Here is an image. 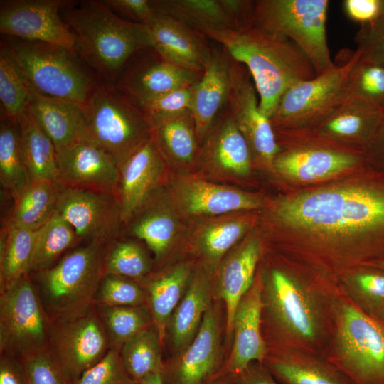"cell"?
I'll use <instances>...</instances> for the list:
<instances>
[{
	"mask_svg": "<svg viewBox=\"0 0 384 384\" xmlns=\"http://www.w3.org/2000/svg\"><path fill=\"white\" fill-rule=\"evenodd\" d=\"M329 4L327 0L253 1L252 26L292 41L319 75L336 65L326 41Z\"/></svg>",
	"mask_w": 384,
	"mask_h": 384,
	"instance_id": "cell-8",
	"label": "cell"
},
{
	"mask_svg": "<svg viewBox=\"0 0 384 384\" xmlns=\"http://www.w3.org/2000/svg\"><path fill=\"white\" fill-rule=\"evenodd\" d=\"M60 186L46 180L31 181L14 200L6 225L36 230L43 225L55 211Z\"/></svg>",
	"mask_w": 384,
	"mask_h": 384,
	"instance_id": "cell-30",
	"label": "cell"
},
{
	"mask_svg": "<svg viewBox=\"0 0 384 384\" xmlns=\"http://www.w3.org/2000/svg\"><path fill=\"white\" fill-rule=\"evenodd\" d=\"M110 245L91 241L39 272L40 297L50 321L80 314L94 305Z\"/></svg>",
	"mask_w": 384,
	"mask_h": 384,
	"instance_id": "cell-7",
	"label": "cell"
},
{
	"mask_svg": "<svg viewBox=\"0 0 384 384\" xmlns=\"http://www.w3.org/2000/svg\"><path fill=\"white\" fill-rule=\"evenodd\" d=\"M343 6L347 16L361 25L372 22L380 16V0H345Z\"/></svg>",
	"mask_w": 384,
	"mask_h": 384,
	"instance_id": "cell-52",
	"label": "cell"
},
{
	"mask_svg": "<svg viewBox=\"0 0 384 384\" xmlns=\"http://www.w3.org/2000/svg\"><path fill=\"white\" fill-rule=\"evenodd\" d=\"M368 266L375 267L384 270V260L381 261V262H376V263H373V264H372L370 265H368Z\"/></svg>",
	"mask_w": 384,
	"mask_h": 384,
	"instance_id": "cell-59",
	"label": "cell"
},
{
	"mask_svg": "<svg viewBox=\"0 0 384 384\" xmlns=\"http://www.w3.org/2000/svg\"><path fill=\"white\" fill-rule=\"evenodd\" d=\"M355 41L360 59L384 66V17L361 24Z\"/></svg>",
	"mask_w": 384,
	"mask_h": 384,
	"instance_id": "cell-50",
	"label": "cell"
},
{
	"mask_svg": "<svg viewBox=\"0 0 384 384\" xmlns=\"http://www.w3.org/2000/svg\"><path fill=\"white\" fill-rule=\"evenodd\" d=\"M139 384H164L162 372H157L146 377Z\"/></svg>",
	"mask_w": 384,
	"mask_h": 384,
	"instance_id": "cell-57",
	"label": "cell"
},
{
	"mask_svg": "<svg viewBox=\"0 0 384 384\" xmlns=\"http://www.w3.org/2000/svg\"><path fill=\"white\" fill-rule=\"evenodd\" d=\"M360 58L358 50L346 63L290 87L270 118L274 130L312 127L346 96L348 74Z\"/></svg>",
	"mask_w": 384,
	"mask_h": 384,
	"instance_id": "cell-10",
	"label": "cell"
},
{
	"mask_svg": "<svg viewBox=\"0 0 384 384\" xmlns=\"http://www.w3.org/2000/svg\"><path fill=\"white\" fill-rule=\"evenodd\" d=\"M0 181L14 200L30 182L19 144L18 123L9 118H1Z\"/></svg>",
	"mask_w": 384,
	"mask_h": 384,
	"instance_id": "cell-37",
	"label": "cell"
},
{
	"mask_svg": "<svg viewBox=\"0 0 384 384\" xmlns=\"http://www.w3.org/2000/svg\"><path fill=\"white\" fill-rule=\"evenodd\" d=\"M72 384H139L126 371L119 351L110 348L105 357Z\"/></svg>",
	"mask_w": 384,
	"mask_h": 384,
	"instance_id": "cell-49",
	"label": "cell"
},
{
	"mask_svg": "<svg viewBox=\"0 0 384 384\" xmlns=\"http://www.w3.org/2000/svg\"><path fill=\"white\" fill-rule=\"evenodd\" d=\"M31 92L5 46L0 47L1 118L18 121L28 111Z\"/></svg>",
	"mask_w": 384,
	"mask_h": 384,
	"instance_id": "cell-41",
	"label": "cell"
},
{
	"mask_svg": "<svg viewBox=\"0 0 384 384\" xmlns=\"http://www.w3.org/2000/svg\"><path fill=\"white\" fill-rule=\"evenodd\" d=\"M36 230L4 224L0 238V291L29 273Z\"/></svg>",
	"mask_w": 384,
	"mask_h": 384,
	"instance_id": "cell-33",
	"label": "cell"
},
{
	"mask_svg": "<svg viewBox=\"0 0 384 384\" xmlns=\"http://www.w3.org/2000/svg\"><path fill=\"white\" fill-rule=\"evenodd\" d=\"M50 321L28 274L1 292L0 349L17 358L49 348Z\"/></svg>",
	"mask_w": 384,
	"mask_h": 384,
	"instance_id": "cell-9",
	"label": "cell"
},
{
	"mask_svg": "<svg viewBox=\"0 0 384 384\" xmlns=\"http://www.w3.org/2000/svg\"><path fill=\"white\" fill-rule=\"evenodd\" d=\"M96 308L107 331L110 348L118 351L128 339L149 328L151 322L154 323L151 311L143 305Z\"/></svg>",
	"mask_w": 384,
	"mask_h": 384,
	"instance_id": "cell-40",
	"label": "cell"
},
{
	"mask_svg": "<svg viewBox=\"0 0 384 384\" xmlns=\"http://www.w3.org/2000/svg\"><path fill=\"white\" fill-rule=\"evenodd\" d=\"M31 93L83 105L102 82L67 48L13 37L1 41Z\"/></svg>",
	"mask_w": 384,
	"mask_h": 384,
	"instance_id": "cell-4",
	"label": "cell"
},
{
	"mask_svg": "<svg viewBox=\"0 0 384 384\" xmlns=\"http://www.w3.org/2000/svg\"><path fill=\"white\" fill-rule=\"evenodd\" d=\"M383 112L360 100L346 96L311 127L323 137L362 143L366 146L379 126Z\"/></svg>",
	"mask_w": 384,
	"mask_h": 384,
	"instance_id": "cell-22",
	"label": "cell"
},
{
	"mask_svg": "<svg viewBox=\"0 0 384 384\" xmlns=\"http://www.w3.org/2000/svg\"><path fill=\"white\" fill-rule=\"evenodd\" d=\"M55 211L78 238L107 245L117 240L122 219L114 193L60 187Z\"/></svg>",
	"mask_w": 384,
	"mask_h": 384,
	"instance_id": "cell-13",
	"label": "cell"
},
{
	"mask_svg": "<svg viewBox=\"0 0 384 384\" xmlns=\"http://www.w3.org/2000/svg\"><path fill=\"white\" fill-rule=\"evenodd\" d=\"M179 197L185 210L194 215H220L260 206L257 198L247 193L199 180L185 182Z\"/></svg>",
	"mask_w": 384,
	"mask_h": 384,
	"instance_id": "cell-27",
	"label": "cell"
},
{
	"mask_svg": "<svg viewBox=\"0 0 384 384\" xmlns=\"http://www.w3.org/2000/svg\"><path fill=\"white\" fill-rule=\"evenodd\" d=\"M362 155L325 143H293L278 152L273 161L276 170L299 181H314L344 172L360 164Z\"/></svg>",
	"mask_w": 384,
	"mask_h": 384,
	"instance_id": "cell-17",
	"label": "cell"
},
{
	"mask_svg": "<svg viewBox=\"0 0 384 384\" xmlns=\"http://www.w3.org/2000/svg\"><path fill=\"white\" fill-rule=\"evenodd\" d=\"M153 139L164 158L181 164L191 163L197 153L198 138L191 110L154 124Z\"/></svg>",
	"mask_w": 384,
	"mask_h": 384,
	"instance_id": "cell-31",
	"label": "cell"
},
{
	"mask_svg": "<svg viewBox=\"0 0 384 384\" xmlns=\"http://www.w3.org/2000/svg\"><path fill=\"white\" fill-rule=\"evenodd\" d=\"M232 57L223 48L211 47L202 77L195 85L191 112L196 135L201 142L226 109L228 100Z\"/></svg>",
	"mask_w": 384,
	"mask_h": 384,
	"instance_id": "cell-21",
	"label": "cell"
},
{
	"mask_svg": "<svg viewBox=\"0 0 384 384\" xmlns=\"http://www.w3.org/2000/svg\"><path fill=\"white\" fill-rule=\"evenodd\" d=\"M188 277L189 270L183 265L148 282L149 309L155 329L162 343L167 325L183 295Z\"/></svg>",
	"mask_w": 384,
	"mask_h": 384,
	"instance_id": "cell-34",
	"label": "cell"
},
{
	"mask_svg": "<svg viewBox=\"0 0 384 384\" xmlns=\"http://www.w3.org/2000/svg\"><path fill=\"white\" fill-rule=\"evenodd\" d=\"M49 348L72 382L100 361L110 345L95 306L50 321Z\"/></svg>",
	"mask_w": 384,
	"mask_h": 384,
	"instance_id": "cell-11",
	"label": "cell"
},
{
	"mask_svg": "<svg viewBox=\"0 0 384 384\" xmlns=\"http://www.w3.org/2000/svg\"><path fill=\"white\" fill-rule=\"evenodd\" d=\"M17 122L21 151L30 181L46 180L57 183L58 156L53 142L33 119L29 110Z\"/></svg>",
	"mask_w": 384,
	"mask_h": 384,
	"instance_id": "cell-29",
	"label": "cell"
},
{
	"mask_svg": "<svg viewBox=\"0 0 384 384\" xmlns=\"http://www.w3.org/2000/svg\"><path fill=\"white\" fill-rule=\"evenodd\" d=\"M160 340L156 330L148 328L123 343L119 355L129 375L137 382L163 372Z\"/></svg>",
	"mask_w": 384,
	"mask_h": 384,
	"instance_id": "cell-39",
	"label": "cell"
},
{
	"mask_svg": "<svg viewBox=\"0 0 384 384\" xmlns=\"http://www.w3.org/2000/svg\"><path fill=\"white\" fill-rule=\"evenodd\" d=\"M368 314L384 325V302L376 306Z\"/></svg>",
	"mask_w": 384,
	"mask_h": 384,
	"instance_id": "cell-58",
	"label": "cell"
},
{
	"mask_svg": "<svg viewBox=\"0 0 384 384\" xmlns=\"http://www.w3.org/2000/svg\"><path fill=\"white\" fill-rule=\"evenodd\" d=\"M156 14L174 18L203 33L233 29L220 0H151Z\"/></svg>",
	"mask_w": 384,
	"mask_h": 384,
	"instance_id": "cell-32",
	"label": "cell"
},
{
	"mask_svg": "<svg viewBox=\"0 0 384 384\" xmlns=\"http://www.w3.org/2000/svg\"><path fill=\"white\" fill-rule=\"evenodd\" d=\"M340 287L309 284L277 269L262 285L265 309L283 350L324 358L335 331Z\"/></svg>",
	"mask_w": 384,
	"mask_h": 384,
	"instance_id": "cell-1",
	"label": "cell"
},
{
	"mask_svg": "<svg viewBox=\"0 0 384 384\" xmlns=\"http://www.w3.org/2000/svg\"><path fill=\"white\" fill-rule=\"evenodd\" d=\"M28 110L53 142L57 152L80 140L83 118L82 105L31 93Z\"/></svg>",
	"mask_w": 384,
	"mask_h": 384,
	"instance_id": "cell-26",
	"label": "cell"
},
{
	"mask_svg": "<svg viewBox=\"0 0 384 384\" xmlns=\"http://www.w3.org/2000/svg\"><path fill=\"white\" fill-rule=\"evenodd\" d=\"M60 15L75 36L76 53L102 82L114 85L137 53L152 48L147 26L121 18L104 1H75Z\"/></svg>",
	"mask_w": 384,
	"mask_h": 384,
	"instance_id": "cell-3",
	"label": "cell"
},
{
	"mask_svg": "<svg viewBox=\"0 0 384 384\" xmlns=\"http://www.w3.org/2000/svg\"><path fill=\"white\" fill-rule=\"evenodd\" d=\"M70 0H6L0 4L4 36L57 45L75 52V36L63 21L62 9Z\"/></svg>",
	"mask_w": 384,
	"mask_h": 384,
	"instance_id": "cell-12",
	"label": "cell"
},
{
	"mask_svg": "<svg viewBox=\"0 0 384 384\" xmlns=\"http://www.w3.org/2000/svg\"><path fill=\"white\" fill-rule=\"evenodd\" d=\"M247 227L245 222L238 220L215 223L202 234L201 247L209 258L217 260L240 240Z\"/></svg>",
	"mask_w": 384,
	"mask_h": 384,
	"instance_id": "cell-47",
	"label": "cell"
},
{
	"mask_svg": "<svg viewBox=\"0 0 384 384\" xmlns=\"http://www.w3.org/2000/svg\"><path fill=\"white\" fill-rule=\"evenodd\" d=\"M147 27L151 47L163 58L189 70L203 73L211 52L205 35L161 14Z\"/></svg>",
	"mask_w": 384,
	"mask_h": 384,
	"instance_id": "cell-19",
	"label": "cell"
},
{
	"mask_svg": "<svg viewBox=\"0 0 384 384\" xmlns=\"http://www.w3.org/2000/svg\"><path fill=\"white\" fill-rule=\"evenodd\" d=\"M202 33L247 68L259 95L260 110L268 118L290 87L317 75L306 55L287 38L254 26Z\"/></svg>",
	"mask_w": 384,
	"mask_h": 384,
	"instance_id": "cell-2",
	"label": "cell"
},
{
	"mask_svg": "<svg viewBox=\"0 0 384 384\" xmlns=\"http://www.w3.org/2000/svg\"><path fill=\"white\" fill-rule=\"evenodd\" d=\"M324 358L354 384H384V325L342 290L335 331Z\"/></svg>",
	"mask_w": 384,
	"mask_h": 384,
	"instance_id": "cell-6",
	"label": "cell"
},
{
	"mask_svg": "<svg viewBox=\"0 0 384 384\" xmlns=\"http://www.w3.org/2000/svg\"><path fill=\"white\" fill-rule=\"evenodd\" d=\"M145 294L134 281L119 275L106 274L102 277L94 299L97 306L143 305Z\"/></svg>",
	"mask_w": 384,
	"mask_h": 384,
	"instance_id": "cell-45",
	"label": "cell"
},
{
	"mask_svg": "<svg viewBox=\"0 0 384 384\" xmlns=\"http://www.w3.org/2000/svg\"><path fill=\"white\" fill-rule=\"evenodd\" d=\"M132 218H135L131 225V233L143 240L156 259L162 258L169 250L176 233L174 217L164 206L151 203L149 199Z\"/></svg>",
	"mask_w": 384,
	"mask_h": 384,
	"instance_id": "cell-36",
	"label": "cell"
},
{
	"mask_svg": "<svg viewBox=\"0 0 384 384\" xmlns=\"http://www.w3.org/2000/svg\"><path fill=\"white\" fill-rule=\"evenodd\" d=\"M265 362L282 384H354L324 358L306 353L282 350Z\"/></svg>",
	"mask_w": 384,
	"mask_h": 384,
	"instance_id": "cell-24",
	"label": "cell"
},
{
	"mask_svg": "<svg viewBox=\"0 0 384 384\" xmlns=\"http://www.w3.org/2000/svg\"><path fill=\"white\" fill-rule=\"evenodd\" d=\"M368 267L350 275L340 287L354 304L367 313L384 302V270Z\"/></svg>",
	"mask_w": 384,
	"mask_h": 384,
	"instance_id": "cell-44",
	"label": "cell"
},
{
	"mask_svg": "<svg viewBox=\"0 0 384 384\" xmlns=\"http://www.w3.org/2000/svg\"><path fill=\"white\" fill-rule=\"evenodd\" d=\"M219 348L218 319L214 310L208 306L192 343L176 366V383L203 384L218 366Z\"/></svg>",
	"mask_w": 384,
	"mask_h": 384,
	"instance_id": "cell-23",
	"label": "cell"
},
{
	"mask_svg": "<svg viewBox=\"0 0 384 384\" xmlns=\"http://www.w3.org/2000/svg\"><path fill=\"white\" fill-rule=\"evenodd\" d=\"M220 2L233 22L235 30L252 26L253 1L220 0Z\"/></svg>",
	"mask_w": 384,
	"mask_h": 384,
	"instance_id": "cell-53",
	"label": "cell"
},
{
	"mask_svg": "<svg viewBox=\"0 0 384 384\" xmlns=\"http://www.w3.org/2000/svg\"><path fill=\"white\" fill-rule=\"evenodd\" d=\"M257 90L247 68L232 58L227 109L245 137L252 156L273 165L278 146L270 118L259 107Z\"/></svg>",
	"mask_w": 384,
	"mask_h": 384,
	"instance_id": "cell-14",
	"label": "cell"
},
{
	"mask_svg": "<svg viewBox=\"0 0 384 384\" xmlns=\"http://www.w3.org/2000/svg\"><path fill=\"white\" fill-rule=\"evenodd\" d=\"M165 167L164 158L153 137L119 165L115 191L122 222L127 221L154 195Z\"/></svg>",
	"mask_w": 384,
	"mask_h": 384,
	"instance_id": "cell-18",
	"label": "cell"
},
{
	"mask_svg": "<svg viewBox=\"0 0 384 384\" xmlns=\"http://www.w3.org/2000/svg\"><path fill=\"white\" fill-rule=\"evenodd\" d=\"M261 252L257 240L246 242L223 265L218 279V292L227 311V331L233 333L235 310L243 296L254 283Z\"/></svg>",
	"mask_w": 384,
	"mask_h": 384,
	"instance_id": "cell-28",
	"label": "cell"
},
{
	"mask_svg": "<svg viewBox=\"0 0 384 384\" xmlns=\"http://www.w3.org/2000/svg\"><path fill=\"white\" fill-rule=\"evenodd\" d=\"M263 309L262 284L254 282L235 310L233 321V349L228 367L239 375L253 362L262 364L267 355V346L262 331Z\"/></svg>",
	"mask_w": 384,
	"mask_h": 384,
	"instance_id": "cell-20",
	"label": "cell"
},
{
	"mask_svg": "<svg viewBox=\"0 0 384 384\" xmlns=\"http://www.w3.org/2000/svg\"><path fill=\"white\" fill-rule=\"evenodd\" d=\"M0 384H26L18 358L9 353H1Z\"/></svg>",
	"mask_w": 384,
	"mask_h": 384,
	"instance_id": "cell-54",
	"label": "cell"
},
{
	"mask_svg": "<svg viewBox=\"0 0 384 384\" xmlns=\"http://www.w3.org/2000/svg\"><path fill=\"white\" fill-rule=\"evenodd\" d=\"M129 62L114 85L136 105L194 85L203 75L165 60L153 48L151 53Z\"/></svg>",
	"mask_w": 384,
	"mask_h": 384,
	"instance_id": "cell-15",
	"label": "cell"
},
{
	"mask_svg": "<svg viewBox=\"0 0 384 384\" xmlns=\"http://www.w3.org/2000/svg\"><path fill=\"white\" fill-rule=\"evenodd\" d=\"M238 375V384H278L270 372L262 366L252 367L250 364L244 372Z\"/></svg>",
	"mask_w": 384,
	"mask_h": 384,
	"instance_id": "cell-55",
	"label": "cell"
},
{
	"mask_svg": "<svg viewBox=\"0 0 384 384\" xmlns=\"http://www.w3.org/2000/svg\"><path fill=\"white\" fill-rule=\"evenodd\" d=\"M82 111L80 140L100 148L118 166L153 137V124L113 84H100Z\"/></svg>",
	"mask_w": 384,
	"mask_h": 384,
	"instance_id": "cell-5",
	"label": "cell"
},
{
	"mask_svg": "<svg viewBox=\"0 0 384 384\" xmlns=\"http://www.w3.org/2000/svg\"><path fill=\"white\" fill-rule=\"evenodd\" d=\"M346 96L384 111V66L359 58L348 74Z\"/></svg>",
	"mask_w": 384,
	"mask_h": 384,
	"instance_id": "cell-42",
	"label": "cell"
},
{
	"mask_svg": "<svg viewBox=\"0 0 384 384\" xmlns=\"http://www.w3.org/2000/svg\"><path fill=\"white\" fill-rule=\"evenodd\" d=\"M380 16L384 17V0H380Z\"/></svg>",
	"mask_w": 384,
	"mask_h": 384,
	"instance_id": "cell-60",
	"label": "cell"
},
{
	"mask_svg": "<svg viewBox=\"0 0 384 384\" xmlns=\"http://www.w3.org/2000/svg\"><path fill=\"white\" fill-rule=\"evenodd\" d=\"M78 239L72 226L55 211L50 218L36 230L29 272H39L53 266Z\"/></svg>",
	"mask_w": 384,
	"mask_h": 384,
	"instance_id": "cell-38",
	"label": "cell"
},
{
	"mask_svg": "<svg viewBox=\"0 0 384 384\" xmlns=\"http://www.w3.org/2000/svg\"><path fill=\"white\" fill-rule=\"evenodd\" d=\"M106 5L121 18L148 26L156 16L150 0H105Z\"/></svg>",
	"mask_w": 384,
	"mask_h": 384,
	"instance_id": "cell-51",
	"label": "cell"
},
{
	"mask_svg": "<svg viewBox=\"0 0 384 384\" xmlns=\"http://www.w3.org/2000/svg\"><path fill=\"white\" fill-rule=\"evenodd\" d=\"M207 136L203 149L206 161L229 173H250L252 154L248 144L230 114L227 107Z\"/></svg>",
	"mask_w": 384,
	"mask_h": 384,
	"instance_id": "cell-25",
	"label": "cell"
},
{
	"mask_svg": "<svg viewBox=\"0 0 384 384\" xmlns=\"http://www.w3.org/2000/svg\"><path fill=\"white\" fill-rule=\"evenodd\" d=\"M196 85L169 92L137 105L154 124L191 110Z\"/></svg>",
	"mask_w": 384,
	"mask_h": 384,
	"instance_id": "cell-48",
	"label": "cell"
},
{
	"mask_svg": "<svg viewBox=\"0 0 384 384\" xmlns=\"http://www.w3.org/2000/svg\"><path fill=\"white\" fill-rule=\"evenodd\" d=\"M208 284L203 278H195L180 301L171 319L173 343L181 349L196 336L208 307Z\"/></svg>",
	"mask_w": 384,
	"mask_h": 384,
	"instance_id": "cell-35",
	"label": "cell"
},
{
	"mask_svg": "<svg viewBox=\"0 0 384 384\" xmlns=\"http://www.w3.org/2000/svg\"><path fill=\"white\" fill-rule=\"evenodd\" d=\"M58 184L62 188L115 193L119 166L104 151L78 140L57 152Z\"/></svg>",
	"mask_w": 384,
	"mask_h": 384,
	"instance_id": "cell-16",
	"label": "cell"
},
{
	"mask_svg": "<svg viewBox=\"0 0 384 384\" xmlns=\"http://www.w3.org/2000/svg\"><path fill=\"white\" fill-rule=\"evenodd\" d=\"M366 147L371 159L384 161V112L379 126Z\"/></svg>",
	"mask_w": 384,
	"mask_h": 384,
	"instance_id": "cell-56",
	"label": "cell"
},
{
	"mask_svg": "<svg viewBox=\"0 0 384 384\" xmlns=\"http://www.w3.org/2000/svg\"><path fill=\"white\" fill-rule=\"evenodd\" d=\"M18 359L26 384H72L73 383L49 348L18 357Z\"/></svg>",
	"mask_w": 384,
	"mask_h": 384,
	"instance_id": "cell-46",
	"label": "cell"
},
{
	"mask_svg": "<svg viewBox=\"0 0 384 384\" xmlns=\"http://www.w3.org/2000/svg\"><path fill=\"white\" fill-rule=\"evenodd\" d=\"M149 270V260L138 244L115 240L109 245L104 264L105 274L139 279L148 274Z\"/></svg>",
	"mask_w": 384,
	"mask_h": 384,
	"instance_id": "cell-43",
	"label": "cell"
}]
</instances>
